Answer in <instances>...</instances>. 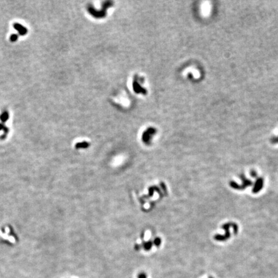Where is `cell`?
I'll use <instances>...</instances> for the list:
<instances>
[{
    "label": "cell",
    "mask_w": 278,
    "mask_h": 278,
    "mask_svg": "<svg viewBox=\"0 0 278 278\" xmlns=\"http://www.w3.org/2000/svg\"><path fill=\"white\" fill-rule=\"evenodd\" d=\"M14 28L18 31V32L19 33L20 35L21 36H24V35L26 34L27 33V29L26 28H25V26H23V25H20L19 23H14Z\"/></svg>",
    "instance_id": "obj_1"
},
{
    "label": "cell",
    "mask_w": 278,
    "mask_h": 278,
    "mask_svg": "<svg viewBox=\"0 0 278 278\" xmlns=\"http://www.w3.org/2000/svg\"><path fill=\"white\" fill-rule=\"evenodd\" d=\"M8 119H9V113H8L7 112H3V113L1 115V116H0V119L3 122L6 121L8 120Z\"/></svg>",
    "instance_id": "obj_2"
},
{
    "label": "cell",
    "mask_w": 278,
    "mask_h": 278,
    "mask_svg": "<svg viewBox=\"0 0 278 278\" xmlns=\"http://www.w3.org/2000/svg\"><path fill=\"white\" fill-rule=\"evenodd\" d=\"M151 247H152V243L151 242V241H148V242L145 243L144 244V248H145V250H147V251L150 250L151 248Z\"/></svg>",
    "instance_id": "obj_3"
},
{
    "label": "cell",
    "mask_w": 278,
    "mask_h": 278,
    "mask_svg": "<svg viewBox=\"0 0 278 278\" xmlns=\"http://www.w3.org/2000/svg\"><path fill=\"white\" fill-rule=\"evenodd\" d=\"M17 35L16 34H12L11 36H10V40H11L12 42H14V41H16V40L17 39Z\"/></svg>",
    "instance_id": "obj_4"
},
{
    "label": "cell",
    "mask_w": 278,
    "mask_h": 278,
    "mask_svg": "<svg viewBox=\"0 0 278 278\" xmlns=\"http://www.w3.org/2000/svg\"><path fill=\"white\" fill-rule=\"evenodd\" d=\"M154 243L156 246H159L160 245V243H161V240H160V238H156L155 240Z\"/></svg>",
    "instance_id": "obj_5"
},
{
    "label": "cell",
    "mask_w": 278,
    "mask_h": 278,
    "mask_svg": "<svg viewBox=\"0 0 278 278\" xmlns=\"http://www.w3.org/2000/svg\"><path fill=\"white\" fill-rule=\"evenodd\" d=\"M138 278H147V276L144 272H141L138 275Z\"/></svg>",
    "instance_id": "obj_6"
},
{
    "label": "cell",
    "mask_w": 278,
    "mask_h": 278,
    "mask_svg": "<svg viewBox=\"0 0 278 278\" xmlns=\"http://www.w3.org/2000/svg\"><path fill=\"white\" fill-rule=\"evenodd\" d=\"M1 128H2V125H1V124H0V129H1Z\"/></svg>",
    "instance_id": "obj_7"
}]
</instances>
